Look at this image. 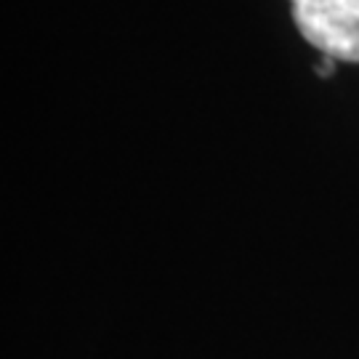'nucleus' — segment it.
Listing matches in <instances>:
<instances>
[{
  "label": "nucleus",
  "mask_w": 359,
  "mask_h": 359,
  "mask_svg": "<svg viewBox=\"0 0 359 359\" xmlns=\"http://www.w3.org/2000/svg\"><path fill=\"white\" fill-rule=\"evenodd\" d=\"M298 32L322 53L359 62V16L335 0H290Z\"/></svg>",
  "instance_id": "nucleus-1"
},
{
  "label": "nucleus",
  "mask_w": 359,
  "mask_h": 359,
  "mask_svg": "<svg viewBox=\"0 0 359 359\" xmlns=\"http://www.w3.org/2000/svg\"><path fill=\"white\" fill-rule=\"evenodd\" d=\"M317 75H320V77H333L335 75V59H333V56L322 53V62L317 65Z\"/></svg>",
  "instance_id": "nucleus-2"
},
{
  "label": "nucleus",
  "mask_w": 359,
  "mask_h": 359,
  "mask_svg": "<svg viewBox=\"0 0 359 359\" xmlns=\"http://www.w3.org/2000/svg\"><path fill=\"white\" fill-rule=\"evenodd\" d=\"M335 3H341L344 8H348V11H354L359 16V0H335Z\"/></svg>",
  "instance_id": "nucleus-3"
}]
</instances>
